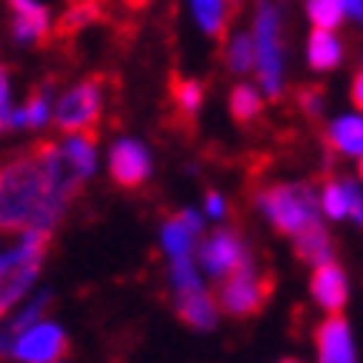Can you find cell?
<instances>
[{"mask_svg":"<svg viewBox=\"0 0 363 363\" xmlns=\"http://www.w3.org/2000/svg\"><path fill=\"white\" fill-rule=\"evenodd\" d=\"M357 177H360V180H363V157H360V160H357Z\"/></svg>","mask_w":363,"mask_h":363,"instance_id":"obj_34","label":"cell"},{"mask_svg":"<svg viewBox=\"0 0 363 363\" xmlns=\"http://www.w3.org/2000/svg\"><path fill=\"white\" fill-rule=\"evenodd\" d=\"M220 64L233 80L253 74V40L247 27L243 30H227L220 37Z\"/></svg>","mask_w":363,"mask_h":363,"instance_id":"obj_23","label":"cell"},{"mask_svg":"<svg viewBox=\"0 0 363 363\" xmlns=\"http://www.w3.org/2000/svg\"><path fill=\"white\" fill-rule=\"evenodd\" d=\"M300 57H303V67L313 77H330V74H340L347 57H350V47H347V37L340 30H327V27H310L307 37H303V47H300Z\"/></svg>","mask_w":363,"mask_h":363,"instance_id":"obj_17","label":"cell"},{"mask_svg":"<svg viewBox=\"0 0 363 363\" xmlns=\"http://www.w3.org/2000/svg\"><path fill=\"white\" fill-rule=\"evenodd\" d=\"M17 97H21V87H17L13 70L7 64H0V140H11V117L17 107Z\"/></svg>","mask_w":363,"mask_h":363,"instance_id":"obj_26","label":"cell"},{"mask_svg":"<svg viewBox=\"0 0 363 363\" xmlns=\"http://www.w3.org/2000/svg\"><path fill=\"white\" fill-rule=\"evenodd\" d=\"M313 360L317 363H357L360 340L347 313H323L313 327Z\"/></svg>","mask_w":363,"mask_h":363,"instance_id":"obj_14","label":"cell"},{"mask_svg":"<svg viewBox=\"0 0 363 363\" xmlns=\"http://www.w3.org/2000/svg\"><path fill=\"white\" fill-rule=\"evenodd\" d=\"M80 187L60 170L54 143L13 147L0 154V237L44 233L54 237L67 220Z\"/></svg>","mask_w":363,"mask_h":363,"instance_id":"obj_1","label":"cell"},{"mask_svg":"<svg viewBox=\"0 0 363 363\" xmlns=\"http://www.w3.org/2000/svg\"><path fill=\"white\" fill-rule=\"evenodd\" d=\"M267 94L260 90V84L253 77H240L233 80V87L227 90V113H230L237 123H253L260 121L267 111Z\"/></svg>","mask_w":363,"mask_h":363,"instance_id":"obj_22","label":"cell"},{"mask_svg":"<svg viewBox=\"0 0 363 363\" xmlns=\"http://www.w3.org/2000/svg\"><path fill=\"white\" fill-rule=\"evenodd\" d=\"M7 327H11V363H64L70 357V330L50 313Z\"/></svg>","mask_w":363,"mask_h":363,"instance_id":"obj_6","label":"cell"},{"mask_svg":"<svg viewBox=\"0 0 363 363\" xmlns=\"http://www.w3.org/2000/svg\"><path fill=\"white\" fill-rule=\"evenodd\" d=\"M290 240H294V257H297L307 270H310V267L327 264V260H333V257H337V240H333L330 227H327L323 220L310 223L307 230H300L297 237H290Z\"/></svg>","mask_w":363,"mask_h":363,"instance_id":"obj_21","label":"cell"},{"mask_svg":"<svg viewBox=\"0 0 363 363\" xmlns=\"http://www.w3.org/2000/svg\"><path fill=\"white\" fill-rule=\"evenodd\" d=\"M213 294H217V307L227 320H253L267 307L270 284H267L264 270L250 264L237 274L223 277L220 284H213Z\"/></svg>","mask_w":363,"mask_h":363,"instance_id":"obj_9","label":"cell"},{"mask_svg":"<svg viewBox=\"0 0 363 363\" xmlns=\"http://www.w3.org/2000/svg\"><path fill=\"white\" fill-rule=\"evenodd\" d=\"M54 130V87H33L17 97L11 140H40Z\"/></svg>","mask_w":363,"mask_h":363,"instance_id":"obj_16","label":"cell"},{"mask_svg":"<svg viewBox=\"0 0 363 363\" xmlns=\"http://www.w3.org/2000/svg\"><path fill=\"white\" fill-rule=\"evenodd\" d=\"M347 97H350V107L363 111V47H360V57H357V67L350 74V84H347Z\"/></svg>","mask_w":363,"mask_h":363,"instance_id":"obj_30","label":"cell"},{"mask_svg":"<svg viewBox=\"0 0 363 363\" xmlns=\"http://www.w3.org/2000/svg\"><path fill=\"white\" fill-rule=\"evenodd\" d=\"M0 360H11V327H7V320H0Z\"/></svg>","mask_w":363,"mask_h":363,"instance_id":"obj_32","label":"cell"},{"mask_svg":"<svg viewBox=\"0 0 363 363\" xmlns=\"http://www.w3.org/2000/svg\"><path fill=\"white\" fill-rule=\"evenodd\" d=\"M104 174L113 187L121 190H143L157 174L154 147L137 133H117L104 147Z\"/></svg>","mask_w":363,"mask_h":363,"instance_id":"obj_7","label":"cell"},{"mask_svg":"<svg viewBox=\"0 0 363 363\" xmlns=\"http://www.w3.org/2000/svg\"><path fill=\"white\" fill-rule=\"evenodd\" d=\"M97 17H100V4H97V0H74V4H70V7L57 17V23H60L64 30L77 33V30H87L90 23H97Z\"/></svg>","mask_w":363,"mask_h":363,"instance_id":"obj_27","label":"cell"},{"mask_svg":"<svg viewBox=\"0 0 363 363\" xmlns=\"http://www.w3.org/2000/svg\"><path fill=\"white\" fill-rule=\"evenodd\" d=\"M50 143H54L60 170L80 190L104 174V147H100L97 133H57V137H50Z\"/></svg>","mask_w":363,"mask_h":363,"instance_id":"obj_12","label":"cell"},{"mask_svg":"<svg viewBox=\"0 0 363 363\" xmlns=\"http://www.w3.org/2000/svg\"><path fill=\"white\" fill-rule=\"evenodd\" d=\"M317 203L323 223L363 227V180L357 174H330L317 184Z\"/></svg>","mask_w":363,"mask_h":363,"instance_id":"obj_11","label":"cell"},{"mask_svg":"<svg viewBox=\"0 0 363 363\" xmlns=\"http://www.w3.org/2000/svg\"><path fill=\"white\" fill-rule=\"evenodd\" d=\"M97 4H100V0H97Z\"/></svg>","mask_w":363,"mask_h":363,"instance_id":"obj_37","label":"cell"},{"mask_svg":"<svg viewBox=\"0 0 363 363\" xmlns=\"http://www.w3.org/2000/svg\"><path fill=\"white\" fill-rule=\"evenodd\" d=\"M300 13H303L307 27H327V30L347 27L343 0H300Z\"/></svg>","mask_w":363,"mask_h":363,"instance_id":"obj_25","label":"cell"},{"mask_svg":"<svg viewBox=\"0 0 363 363\" xmlns=\"http://www.w3.org/2000/svg\"><path fill=\"white\" fill-rule=\"evenodd\" d=\"M323 147L337 160L357 164L363 157V111L343 107L337 113H327V121H323Z\"/></svg>","mask_w":363,"mask_h":363,"instance_id":"obj_18","label":"cell"},{"mask_svg":"<svg viewBox=\"0 0 363 363\" xmlns=\"http://www.w3.org/2000/svg\"><path fill=\"white\" fill-rule=\"evenodd\" d=\"M7 13H11V23H7L11 44L17 50H40L60 30L57 11L47 0H7Z\"/></svg>","mask_w":363,"mask_h":363,"instance_id":"obj_10","label":"cell"},{"mask_svg":"<svg viewBox=\"0 0 363 363\" xmlns=\"http://www.w3.org/2000/svg\"><path fill=\"white\" fill-rule=\"evenodd\" d=\"M294 104H297L300 117H307V121H323V117H327V94H323L320 87H303V90H297Z\"/></svg>","mask_w":363,"mask_h":363,"instance_id":"obj_29","label":"cell"},{"mask_svg":"<svg viewBox=\"0 0 363 363\" xmlns=\"http://www.w3.org/2000/svg\"><path fill=\"white\" fill-rule=\"evenodd\" d=\"M233 4V11H237V7H243V4H250V0H230Z\"/></svg>","mask_w":363,"mask_h":363,"instance_id":"obj_35","label":"cell"},{"mask_svg":"<svg viewBox=\"0 0 363 363\" xmlns=\"http://www.w3.org/2000/svg\"><path fill=\"white\" fill-rule=\"evenodd\" d=\"M184 17L200 37L220 40L230 30L233 4L230 0H184Z\"/></svg>","mask_w":363,"mask_h":363,"instance_id":"obj_20","label":"cell"},{"mask_svg":"<svg viewBox=\"0 0 363 363\" xmlns=\"http://www.w3.org/2000/svg\"><path fill=\"white\" fill-rule=\"evenodd\" d=\"M207 217L200 213V207H180L174 213H167L160 227H157V250L164 260H177V257H194L197 253L200 237L207 233Z\"/></svg>","mask_w":363,"mask_h":363,"instance_id":"obj_13","label":"cell"},{"mask_svg":"<svg viewBox=\"0 0 363 363\" xmlns=\"http://www.w3.org/2000/svg\"><path fill=\"white\" fill-rule=\"evenodd\" d=\"M307 297L320 313H343L347 310V303L353 297V280L337 257L320 267H310Z\"/></svg>","mask_w":363,"mask_h":363,"instance_id":"obj_15","label":"cell"},{"mask_svg":"<svg viewBox=\"0 0 363 363\" xmlns=\"http://www.w3.org/2000/svg\"><path fill=\"white\" fill-rule=\"evenodd\" d=\"M50 237L44 233H17L4 237L0 247V320H7L23 300L44 286Z\"/></svg>","mask_w":363,"mask_h":363,"instance_id":"obj_3","label":"cell"},{"mask_svg":"<svg viewBox=\"0 0 363 363\" xmlns=\"http://www.w3.org/2000/svg\"><path fill=\"white\" fill-rule=\"evenodd\" d=\"M154 0H127V7H133V11H140V7H150Z\"/></svg>","mask_w":363,"mask_h":363,"instance_id":"obj_33","label":"cell"},{"mask_svg":"<svg viewBox=\"0 0 363 363\" xmlns=\"http://www.w3.org/2000/svg\"><path fill=\"white\" fill-rule=\"evenodd\" d=\"M253 213L267 223V230L277 237H297L307 230L310 223L320 220V203H317V184L297 180V177H284V180H270L253 194Z\"/></svg>","mask_w":363,"mask_h":363,"instance_id":"obj_4","label":"cell"},{"mask_svg":"<svg viewBox=\"0 0 363 363\" xmlns=\"http://www.w3.org/2000/svg\"><path fill=\"white\" fill-rule=\"evenodd\" d=\"M343 13H347V27L363 30V0H343Z\"/></svg>","mask_w":363,"mask_h":363,"instance_id":"obj_31","label":"cell"},{"mask_svg":"<svg viewBox=\"0 0 363 363\" xmlns=\"http://www.w3.org/2000/svg\"><path fill=\"white\" fill-rule=\"evenodd\" d=\"M107 117V84L77 77L54 87V133H97Z\"/></svg>","mask_w":363,"mask_h":363,"instance_id":"obj_5","label":"cell"},{"mask_svg":"<svg viewBox=\"0 0 363 363\" xmlns=\"http://www.w3.org/2000/svg\"><path fill=\"white\" fill-rule=\"evenodd\" d=\"M174 313L180 317L184 327L197 333H213L220 327V307H217V294H213V284L203 286V290H194V294H184V297H174Z\"/></svg>","mask_w":363,"mask_h":363,"instance_id":"obj_19","label":"cell"},{"mask_svg":"<svg viewBox=\"0 0 363 363\" xmlns=\"http://www.w3.org/2000/svg\"><path fill=\"white\" fill-rule=\"evenodd\" d=\"M0 247H4V237H0Z\"/></svg>","mask_w":363,"mask_h":363,"instance_id":"obj_36","label":"cell"},{"mask_svg":"<svg viewBox=\"0 0 363 363\" xmlns=\"http://www.w3.org/2000/svg\"><path fill=\"white\" fill-rule=\"evenodd\" d=\"M197 207H200V213L207 217L210 227H213V223H227L230 220V213H233V203L223 190H207V194L200 197Z\"/></svg>","mask_w":363,"mask_h":363,"instance_id":"obj_28","label":"cell"},{"mask_svg":"<svg viewBox=\"0 0 363 363\" xmlns=\"http://www.w3.org/2000/svg\"><path fill=\"white\" fill-rule=\"evenodd\" d=\"M170 104L180 117H197L207 107V84L200 77H177L170 84Z\"/></svg>","mask_w":363,"mask_h":363,"instance_id":"obj_24","label":"cell"},{"mask_svg":"<svg viewBox=\"0 0 363 363\" xmlns=\"http://www.w3.org/2000/svg\"><path fill=\"white\" fill-rule=\"evenodd\" d=\"M253 74L267 100H280L290 87V40H286V4L284 0H253L250 11Z\"/></svg>","mask_w":363,"mask_h":363,"instance_id":"obj_2","label":"cell"},{"mask_svg":"<svg viewBox=\"0 0 363 363\" xmlns=\"http://www.w3.org/2000/svg\"><path fill=\"white\" fill-rule=\"evenodd\" d=\"M197 267L203 270L210 284H220L223 277L237 274L243 267L257 264L253 260V247L250 240L243 237L237 227H227V223H213L207 227V233L200 237L197 243Z\"/></svg>","mask_w":363,"mask_h":363,"instance_id":"obj_8","label":"cell"}]
</instances>
